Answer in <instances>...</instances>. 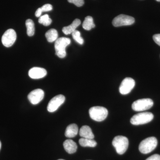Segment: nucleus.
Here are the masks:
<instances>
[{"label": "nucleus", "instance_id": "nucleus-1", "mask_svg": "<svg viewBox=\"0 0 160 160\" xmlns=\"http://www.w3.org/2000/svg\"><path fill=\"white\" fill-rule=\"evenodd\" d=\"M158 145V140L154 137L147 138L140 143L139 151L143 154H147L153 151Z\"/></svg>", "mask_w": 160, "mask_h": 160}, {"label": "nucleus", "instance_id": "nucleus-2", "mask_svg": "<svg viewBox=\"0 0 160 160\" xmlns=\"http://www.w3.org/2000/svg\"><path fill=\"white\" fill-rule=\"evenodd\" d=\"M71 43V40L69 38H58L55 42L56 54L61 58H64L66 55V49Z\"/></svg>", "mask_w": 160, "mask_h": 160}, {"label": "nucleus", "instance_id": "nucleus-3", "mask_svg": "<svg viewBox=\"0 0 160 160\" xmlns=\"http://www.w3.org/2000/svg\"><path fill=\"white\" fill-rule=\"evenodd\" d=\"M90 118L97 122H102L106 118L108 114L107 109L102 106H93L89 110Z\"/></svg>", "mask_w": 160, "mask_h": 160}, {"label": "nucleus", "instance_id": "nucleus-4", "mask_svg": "<svg viewBox=\"0 0 160 160\" xmlns=\"http://www.w3.org/2000/svg\"><path fill=\"white\" fill-rule=\"evenodd\" d=\"M112 144L115 148L118 154H124L129 146V140L126 137L117 136L112 140Z\"/></svg>", "mask_w": 160, "mask_h": 160}, {"label": "nucleus", "instance_id": "nucleus-5", "mask_svg": "<svg viewBox=\"0 0 160 160\" xmlns=\"http://www.w3.org/2000/svg\"><path fill=\"white\" fill-rule=\"evenodd\" d=\"M154 116L150 112H143L134 115L131 118L130 122L133 125H143L151 122Z\"/></svg>", "mask_w": 160, "mask_h": 160}, {"label": "nucleus", "instance_id": "nucleus-6", "mask_svg": "<svg viewBox=\"0 0 160 160\" xmlns=\"http://www.w3.org/2000/svg\"><path fill=\"white\" fill-rule=\"evenodd\" d=\"M153 105V101L151 99H141L133 102L132 108L135 111H143L150 109Z\"/></svg>", "mask_w": 160, "mask_h": 160}, {"label": "nucleus", "instance_id": "nucleus-7", "mask_svg": "<svg viewBox=\"0 0 160 160\" xmlns=\"http://www.w3.org/2000/svg\"><path fill=\"white\" fill-rule=\"evenodd\" d=\"M134 18L126 15L121 14L115 18L112 23L115 27L130 26L134 23Z\"/></svg>", "mask_w": 160, "mask_h": 160}, {"label": "nucleus", "instance_id": "nucleus-8", "mask_svg": "<svg viewBox=\"0 0 160 160\" xmlns=\"http://www.w3.org/2000/svg\"><path fill=\"white\" fill-rule=\"evenodd\" d=\"M17 39V34L14 29H9L5 32L2 37L3 45L6 47H11L13 45Z\"/></svg>", "mask_w": 160, "mask_h": 160}, {"label": "nucleus", "instance_id": "nucleus-9", "mask_svg": "<svg viewBox=\"0 0 160 160\" xmlns=\"http://www.w3.org/2000/svg\"><path fill=\"white\" fill-rule=\"evenodd\" d=\"M66 98L63 95H58L49 101L47 110L49 112H52L56 111L59 107L65 102Z\"/></svg>", "mask_w": 160, "mask_h": 160}, {"label": "nucleus", "instance_id": "nucleus-10", "mask_svg": "<svg viewBox=\"0 0 160 160\" xmlns=\"http://www.w3.org/2000/svg\"><path fill=\"white\" fill-rule=\"evenodd\" d=\"M135 82L133 79L126 78L121 83L119 87V92L121 94L126 95L129 93L134 88Z\"/></svg>", "mask_w": 160, "mask_h": 160}, {"label": "nucleus", "instance_id": "nucleus-11", "mask_svg": "<svg viewBox=\"0 0 160 160\" xmlns=\"http://www.w3.org/2000/svg\"><path fill=\"white\" fill-rule=\"evenodd\" d=\"M44 95V92L42 89H36L29 93L28 98L32 105H37L43 100Z\"/></svg>", "mask_w": 160, "mask_h": 160}, {"label": "nucleus", "instance_id": "nucleus-12", "mask_svg": "<svg viewBox=\"0 0 160 160\" xmlns=\"http://www.w3.org/2000/svg\"><path fill=\"white\" fill-rule=\"evenodd\" d=\"M47 74V71L45 69L40 67H33L29 70V77L34 79L42 78Z\"/></svg>", "mask_w": 160, "mask_h": 160}, {"label": "nucleus", "instance_id": "nucleus-13", "mask_svg": "<svg viewBox=\"0 0 160 160\" xmlns=\"http://www.w3.org/2000/svg\"><path fill=\"white\" fill-rule=\"evenodd\" d=\"M63 146L65 150L69 154L75 153L78 149L76 143L71 139L66 140L63 143Z\"/></svg>", "mask_w": 160, "mask_h": 160}, {"label": "nucleus", "instance_id": "nucleus-14", "mask_svg": "<svg viewBox=\"0 0 160 160\" xmlns=\"http://www.w3.org/2000/svg\"><path fill=\"white\" fill-rule=\"evenodd\" d=\"M81 21L78 19H76L73 21L71 25L69 26L64 27L63 28V33L66 35L72 34V32L76 30L77 28L81 24Z\"/></svg>", "mask_w": 160, "mask_h": 160}, {"label": "nucleus", "instance_id": "nucleus-15", "mask_svg": "<svg viewBox=\"0 0 160 160\" xmlns=\"http://www.w3.org/2000/svg\"><path fill=\"white\" fill-rule=\"evenodd\" d=\"M78 132V128L76 124H72L69 125L66 128L65 132L66 137L72 138L76 136Z\"/></svg>", "mask_w": 160, "mask_h": 160}, {"label": "nucleus", "instance_id": "nucleus-16", "mask_svg": "<svg viewBox=\"0 0 160 160\" xmlns=\"http://www.w3.org/2000/svg\"><path fill=\"white\" fill-rule=\"evenodd\" d=\"M79 134L82 138L93 139L94 138V134L92 133L91 128L88 126H84L82 127L80 130Z\"/></svg>", "mask_w": 160, "mask_h": 160}, {"label": "nucleus", "instance_id": "nucleus-17", "mask_svg": "<svg viewBox=\"0 0 160 160\" xmlns=\"http://www.w3.org/2000/svg\"><path fill=\"white\" fill-rule=\"evenodd\" d=\"M79 143L81 146L86 147H95L97 145V143L93 139L81 138L79 140Z\"/></svg>", "mask_w": 160, "mask_h": 160}, {"label": "nucleus", "instance_id": "nucleus-18", "mask_svg": "<svg viewBox=\"0 0 160 160\" xmlns=\"http://www.w3.org/2000/svg\"><path fill=\"white\" fill-rule=\"evenodd\" d=\"M46 37L49 42H53L58 39V32L55 29H51L46 33Z\"/></svg>", "mask_w": 160, "mask_h": 160}, {"label": "nucleus", "instance_id": "nucleus-19", "mask_svg": "<svg viewBox=\"0 0 160 160\" xmlns=\"http://www.w3.org/2000/svg\"><path fill=\"white\" fill-rule=\"evenodd\" d=\"M95 26L92 18L91 16H87L85 18L82 24L83 29L86 30H91Z\"/></svg>", "mask_w": 160, "mask_h": 160}, {"label": "nucleus", "instance_id": "nucleus-20", "mask_svg": "<svg viewBox=\"0 0 160 160\" xmlns=\"http://www.w3.org/2000/svg\"><path fill=\"white\" fill-rule=\"evenodd\" d=\"M26 25L27 28V33L29 36H32L34 34L35 27L33 21L31 19L26 20Z\"/></svg>", "mask_w": 160, "mask_h": 160}, {"label": "nucleus", "instance_id": "nucleus-21", "mask_svg": "<svg viewBox=\"0 0 160 160\" xmlns=\"http://www.w3.org/2000/svg\"><path fill=\"white\" fill-rule=\"evenodd\" d=\"M52 20L49 17L48 14H45L44 15L40 17L38 20V22L40 24H43L44 26H48L51 24Z\"/></svg>", "mask_w": 160, "mask_h": 160}, {"label": "nucleus", "instance_id": "nucleus-22", "mask_svg": "<svg viewBox=\"0 0 160 160\" xmlns=\"http://www.w3.org/2000/svg\"><path fill=\"white\" fill-rule=\"evenodd\" d=\"M72 35L75 41H76L80 45H83L84 43V40L81 37V33L79 31L76 30L72 33Z\"/></svg>", "mask_w": 160, "mask_h": 160}, {"label": "nucleus", "instance_id": "nucleus-23", "mask_svg": "<svg viewBox=\"0 0 160 160\" xmlns=\"http://www.w3.org/2000/svg\"><path fill=\"white\" fill-rule=\"evenodd\" d=\"M69 3H73L78 7H81L84 4V0H68Z\"/></svg>", "mask_w": 160, "mask_h": 160}, {"label": "nucleus", "instance_id": "nucleus-24", "mask_svg": "<svg viewBox=\"0 0 160 160\" xmlns=\"http://www.w3.org/2000/svg\"><path fill=\"white\" fill-rule=\"evenodd\" d=\"M40 9L42 12H45L50 11L52 10V6L50 4H47L42 6L40 8Z\"/></svg>", "mask_w": 160, "mask_h": 160}, {"label": "nucleus", "instance_id": "nucleus-25", "mask_svg": "<svg viewBox=\"0 0 160 160\" xmlns=\"http://www.w3.org/2000/svg\"><path fill=\"white\" fill-rule=\"evenodd\" d=\"M153 39L156 43L160 46V34L154 35L153 36Z\"/></svg>", "mask_w": 160, "mask_h": 160}, {"label": "nucleus", "instance_id": "nucleus-26", "mask_svg": "<svg viewBox=\"0 0 160 160\" xmlns=\"http://www.w3.org/2000/svg\"><path fill=\"white\" fill-rule=\"evenodd\" d=\"M146 160H160V155L155 154L149 157Z\"/></svg>", "mask_w": 160, "mask_h": 160}, {"label": "nucleus", "instance_id": "nucleus-27", "mask_svg": "<svg viewBox=\"0 0 160 160\" xmlns=\"http://www.w3.org/2000/svg\"><path fill=\"white\" fill-rule=\"evenodd\" d=\"M42 10H41V9H40V8H38V9L37 10V11H36V17L38 18H40V17L41 16V15H42Z\"/></svg>", "mask_w": 160, "mask_h": 160}, {"label": "nucleus", "instance_id": "nucleus-28", "mask_svg": "<svg viewBox=\"0 0 160 160\" xmlns=\"http://www.w3.org/2000/svg\"><path fill=\"white\" fill-rule=\"evenodd\" d=\"M1 146H2V143H1V141H0V149H1Z\"/></svg>", "mask_w": 160, "mask_h": 160}, {"label": "nucleus", "instance_id": "nucleus-29", "mask_svg": "<svg viewBox=\"0 0 160 160\" xmlns=\"http://www.w3.org/2000/svg\"><path fill=\"white\" fill-rule=\"evenodd\" d=\"M156 1H157V2H160V0H156Z\"/></svg>", "mask_w": 160, "mask_h": 160}, {"label": "nucleus", "instance_id": "nucleus-30", "mask_svg": "<svg viewBox=\"0 0 160 160\" xmlns=\"http://www.w3.org/2000/svg\"><path fill=\"white\" fill-rule=\"evenodd\" d=\"M63 160V159H59V160Z\"/></svg>", "mask_w": 160, "mask_h": 160}]
</instances>
